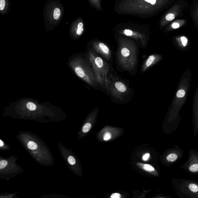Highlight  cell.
Instances as JSON below:
<instances>
[{
	"label": "cell",
	"mask_w": 198,
	"mask_h": 198,
	"mask_svg": "<svg viewBox=\"0 0 198 198\" xmlns=\"http://www.w3.org/2000/svg\"><path fill=\"white\" fill-rule=\"evenodd\" d=\"M116 61L118 66L131 74L136 73L139 62L137 46L128 41L122 40L116 50Z\"/></svg>",
	"instance_id": "1"
},
{
	"label": "cell",
	"mask_w": 198,
	"mask_h": 198,
	"mask_svg": "<svg viewBox=\"0 0 198 198\" xmlns=\"http://www.w3.org/2000/svg\"><path fill=\"white\" fill-rule=\"evenodd\" d=\"M106 88L109 96L115 102H128L132 97L133 92L128 84L113 74L108 75Z\"/></svg>",
	"instance_id": "2"
},
{
	"label": "cell",
	"mask_w": 198,
	"mask_h": 198,
	"mask_svg": "<svg viewBox=\"0 0 198 198\" xmlns=\"http://www.w3.org/2000/svg\"><path fill=\"white\" fill-rule=\"evenodd\" d=\"M89 59L98 83L104 89H107L106 82L110 74L109 64L93 50L89 51Z\"/></svg>",
	"instance_id": "3"
},
{
	"label": "cell",
	"mask_w": 198,
	"mask_h": 198,
	"mask_svg": "<svg viewBox=\"0 0 198 198\" xmlns=\"http://www.w3.org/2000/svg\"><path fill=\"white\" fill-rule=\"evenodd\" d=\"M177 195L180 197L198 198V182L185 179L173 180Z\"/></svg>",
	"instance_id": "4"
},
{
	"label": "cell",
	"mask_w": 198,
	"mask_h": 198,
	"mask_svg": "<svg viewBox=\"0 0 198 198\" xmlns=\"http://www.w3.org/2000/svg\"><path fill=\"white\" fill-rule=\"evenodd\" d=\"M93 50L106 61H109L112 58V52L109 47L105 43L101 42H94Z\"/></svg>",
	"instance_id": "5"
},
{
	"label": "cell",
	"mask_w": 198,
	"mask_h": 198,
	"mask_svg": "<svg viewBox=\"0 0 198 198\" xmlns=\"http://www.w3.org/2000/svg\"><path fill=\"white\" fill-rule=\"evenodd\" d=\"M186 170L189 172L198 173V153L197 152L192 151L189 152V156L188 160L184 165Z\"/></svg>",
	"instance_id": "6"
},
{
	"label": "cell",
	"mask_w": 198,
	"mask_h": 198,
	"mask_svg": "<svg viewBox=\"0 0 198 198\" xmlns=\"http://www.w3.org/2000/svg\"><path fill=\"white\" fill-rule=\"evenodd\" d=\"M159 58L158 56L155 54H152L148 56L142 63L141 68V72L144 73L148 70L151 67L155 64L157 61H158Z\"/></svg>",
	"instance_id": "7"
},
{
	"label": "cell",
	"mask_w": 198,
	"mask_h": 198,
	"mask_svg": "<svg viewBox=\"0 0 198 198\" xmlns=\"http://www.w3.org/2000/svg\"><path fill=\"white\" fill-rule=\"evenodd\" d=\"M178 158V154L175 151H172V153H169L167 155L166 159L168 162H173L176 161Z\"/></svg>",
	"instance_id": "8"
},
{
	"label": "cell",
	"mask_w": 198,
	"mask_h": 198,
	"mask_svg": "<svg viewBox=\"0 0 198 198\" xmlns=\"http://www.w3.org/2000/svg\"><path fill=\"white\" fill-rule=\"evenodd\" d=\"M84 30L83 24L81 22L79 23L77 26V34L78 35H81L82 34Z\"/></svg>",
	"instance_id": "9"
},
{
	"label": "cell",
	"mask_w": 198,
	"mask_h": 198,
	"mask_svg": "<svg viewBox=\"0 0 198 198\" xmlns=\"http://www.w3.org/2000/svg\"><path fill=\"white\" fill-rule=\"evenodd\" d=\"M28 148L32 150L36 149L38 148L37 144L33 141H30L28 144Z\"/></svg>",
	"instance_id": "10"
},
{
	"label": "cell",
	"mask_w": 198,
	"mask_h": 198,
	"mask_svg": "<svg viewBox=\"0 0 198 198\" xmlns=\"http://www.w3.org/2000/svg\"><path fill=\"white\" fill-rule=\"evenodd\" d=\"M61 16V10L59 8H56L54 10V19L58 20Z\"/></svg>",
	"instance_id": "11"
},
{
	"label": "cell",
	"mask_w": 198,
	"mask_h": 198,
	"mask_svg": "<svg viewBox=\"0 0 198 198\" xmlns=\"http://www.w3.org/2000/svg\"><path fill=\"white\" fill-rule=\"evenodd\" d=\"M91 128V124L90 123H88L85 124L82 128V132L84 133H87L89 132Z\"/></svg>",
	"instance_id": "12"
},
{
	"label": "cell",
	"mask_w": 198,
	"mask_h": 198,
	"mask_svg": "<svg viewBox=\"0 0 198 198\" xmlns=\"http://www.w3.org/2000/svg\"><path fill=\"white\" fill-rule=\"evenodd\" d=\"M143 169L146 171L152 172L154 171L155 169L151 165L148 164H145L143 166Z\"/></svg>",
	"instance_id": "13"
},
{
	"label": "cell",
	"mask_w": 198,
	"mask_h": 198,
	"mask_svg": "<svg viewBox=\"0 0 198 198\" xmlns=\"http://www.w3.org/2000/svg\"><path fill=\"white\" fill-rule=\"evenodd\" d=\"M27 108L29 109V110L31 111H33L35 110L36 108V105L33 102H28L27 104Z\"/></svg>",
	"instance_id": "14"
},
{
	"label": "cell",
	"mask_w": 198,
	"mask_h": 198,
	"mask_svg": "<svg viewBox=\"0 0 198 198\" xmlns=\"http://www.w3.org/2000/svg\"><path fill=\"white\" fill-rule=\"evenodd\" d=\"M124 35H126V36H130L132 37L133 35V32L132 31L129 29H125L123 31Z\"/></svg>",
	"instance_id": "15"
},
{
	"label": "cell",
	"mask_w": 198,
	"mask_h": 198,
	"mask_svg": "<svg viewBox=\"0 0 198 198\" xmlns=\"http://www.w3.org/2000/svg\"><path fill=\"white\" fill-rule=\"evenodd\" d=\"M112 135L109 132H107L105 133L103 137V139L105 141H108L111 138Z\"/></svg>",
	"instance_id": "16"
},
{
	"label": "cell",
	"mask_w": 198,
	"mask_h": 198,
	"mask_svg": "<svg viewBox=\"0 0 198 198\" xmlns=\"http://www.w3.org/2000/svg\"><path fill=\"white\" fill-rule=\"evenodd\" d=\"M185 94V92L183 89H180L177 93L176 96L178 98H182L184 97Z\"/></svg>",
	"instance_id": "17"
},
{
	"label": "cell",
	"mask_w": 198,
	"mask_h": 198,
	"mask_svg": "<svg viewBox=\"0 0 198 198\" xmlns=\"http://www.w3.org/2000/svg\"><path fill=\"white\" fill-rule=\"evenodd\" d=\"M8 164V162L6 160H3L0 161V169H2L5 168Z\"/></svg>",
	"instance_id": "18"
},
{
	"label": "cell",
	"mask_w": 198,
	"mask_h": 198,
	"mask_svg": "<svg viewBox=\"0 0 198 198\" xmlns=\"http://www.w3.org/2000/svg\"><path fill=\"white\" fill-rule=\"evenodd\" d=\"M174 18H175V16L174 14L172 13L168 14L166 16V20L168 21H172Z\"/></svg>",
	"instance_id": "19"
},
{
	"label": "cell",
	"mask_w": 198,
	"mask_h": 198,
	"mask_svg": "<svg viewBox=\"0 0 198 198\" xmlns=\"http://www.w3.org/2000/svg\"><path fill=\"white\" fill-rule=\"evenodd\" d=\"M68 161L69 163L71 165H74L76 162L75 158H74L73 157L71 156V155L69 156V158H68Z\"/></svg>",
	"instance_id": "20"
},
{
	"label": "cell",
	"mask_w": 198,
	"mask_h": 198,
	"mask_svg": "<svg viewBox=\"0 0 198 198\" xmlns=\"http://www.w3.org/2000/svg\"><path fill=\"white\" fill-rule=\"evenodd\" d=\"M181 40L184 46L185 47L187 46V43H188V39L187 38L184 36H183L181 38Z\"/></svg>",
	"instance_id": "21"
},
{
	"label": "cell",
	"mask_w": 198,
	"mask_h": 198,
	"mask_svg": "<svg viewBox=\"0 0 198 198\" xmlns=\"http://www.w3.org/2000/svg\"><path fill=\"white\" fill-rule=\"evenodd\" d=\"M5 0H0V10H3L5 6Z\"/></svg>",
	"instance_id": "22"
},
{
	"label": "cell",
	"mask_w": 198,
	"mask_h": 198,
	"mask_svg": "<svg viewBox=\"0 0 198 198\" xmlns=\"http://www.w3.org/2000/svg\"><path fill=\"white\" fill-rule=\"evenodd\" d=\"M121 197V195L118 193H114L112 194L111 196V198H120Z\"/></svg>",
	"instance_id": "23"
},
{
	"label": "cell",
	"mask_w": 198,
	"mask_h": 198,
	"mask_svg": "<svg viewBox=\"0 0 198 198\" xmlns=\"http://www.w3.org/2000/svg\"><path fill=\"white\" fill-rule=\"evenodd\" d=\"M149 156V153H146V154H145L144 155L143 157H142V158H143V160H144V161H147V160H148Z\"/></svg>",
	"instance_id": "24"
},
{
	"label": "cell",
	"mask_w": 198,
	"mask_h": 198,
	"mask_svg": "<svg viewBox=\"0 0 198 198\" xmlns=\"http://www.w3.org/2000/svg\"><path fill=\"white\" fill-rule=\"evenodd\" d=\"M146 2H148V3H151L152 5L155 4L156 3V0H144Z\"/></svg>",
	"instance_id": "25"
},
{
	"label": "cell",
	"mask_w": 198,
	"mask_h": 198,
	"mask_svg": "<svg viewBox=\"0 0 198 198\" xmlns=\"http://www.w3.org/2000/svg\"><path fill=\"white\" fill-rule=\"evenodd\" d=\"M172 26V27L173 28L177 29V28H178L180 27V24H179V23H173Z\"/></svg>",
	"instance_id": "26"
},
{
	"label": "cell",
	"mask_w": 198,
	"mask_h": 198,
	"mask_svg": "<svg viewBox=\"0 0 198 198\" xmlns=\"http://www.w3.org/2000/svg\"><path fill=\"white\" fill-rule=\"evenodd\" d=\"M3 145H4V144H3V141L1 140H0V146L1 147L3 146Z\"/></svg>",
	"instance_id": "27"
}]
</instances>
